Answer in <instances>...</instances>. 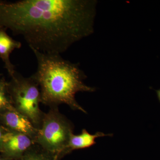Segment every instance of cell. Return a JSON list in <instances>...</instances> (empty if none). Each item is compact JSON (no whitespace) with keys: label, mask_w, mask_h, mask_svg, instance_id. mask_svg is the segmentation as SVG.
I'll use <instances>...</instances> for the list:
<instances>
[{"label":"cell","mask_w":160,"mask_h":160,"mask_svg":"<svg viewBox=\"0 0 160 160\" xmlns=\"http://www.w3.org/2000/svg\"><path fill=\"white\" fill-rule=\"evenodd\" d=\"M93 0L0 1V28L21 35L31 49L61 55L92 34Z\"/></svg>","instance_id":"6da1fadb"},{"label":"cell","mask_w":160,"mask_h":160,"mask_svg":"<svg viewBox=\"0 0 160 160\" xmlns=\"http://www.w3.org/2000/svg\"><path fill=\"white\" fill-rule=\"evenodd\" d=\"M37 61V69L31 76L39 87L41 103L50 108L66 104L74 110L87 112L75 99L79 92H93L94 87L84 82L86 76L78 64L64 59L61 55L32 49Z\"/></svg>","instance_id":"7a4b0ae2"},{"label":"cell","mask_w":160,"mask_h":160,"mask_svg":"<svg viewBox=\"0 0 160 160\" xmlns=\"http://www.w3.org/2000/svg\"><path fill=\"white\" fill-rule=\"evenodd\" d=\"M11 77L7 87L13 108L39 129L45 112L40 107L41 95L38 85L32 77H24L17 72Z\"/></svg>","instance_id":"3957f363"},{"label":"cell","mask_w":160,"mask_h":160,"mask_svg":"<svg viewBox=\"0 0 160 160\" xmlns=\"http://www.w3.org/2000/svg\"><path fill=\"white\" fill-rule=\"evenodd\" d=\"M73 133V126L62 113L58 107L50 108L44 113L42 125L35 142L44 150L61 160L63 152Z\"/></svg>","instance_id":"277c9868"},{"label":"cell","mask_w":160,"mask_h":160,"mask_svg":"<svg viewBox=\"0 0 160 160\" xmlns=\"http://www.w3.org/2000/svg\"><path fill=\"white\" fill-rule=\"evenodd\" d=\"M36 144L28 136L7 130L3 137L0 153L9 159L18 160Z\"/></svg>","instance_id":"5b68a950"},{"label":"cell","mask_w":160,"mask_h":160,"mask_svg":"<svg viewBox=\"0 0 160 160\" xmlns=\"http://www.w3.org/2000/svg\"><path fill=\"white\" fill-rule=\"evenodd\" d=\"M0 118L8 130L26 135L35 142L38 129L22 114L12 109L0 113Z\"/></svg>","instance_id":"8992f818"},{"label":"cell","mask_w":160,"mask_h":160,"mask_svg":"<svg viewBox=\"0 0 160 160\" xmlns=\"http://www.w3.org/2000/svg\"><path fill=\"white\" fill-rule=\"evenodd\" d=\"M6 30L0 28V58L4 63V68L12 77L16 71L15 66L10 61V54L15 49H20L22 44L9 36Z\"/></svg>","instance_id":"52a82bcc"},{"label":"cell","mask_w":160,"mask_h":160,"mask_svg":"<svg viewBox=\"0 0 160 160\" xmlns=\"http://www.w3.org/2000/svg\"><path fill=\"white\" fill-rule=\"evenodd\" d=\"M112 136L113 134L112 133L105 134L100 132H98L94 134H91L86 129H83L80 134L75 135L74 133H72L68 144L63 152V158L73 150L86 149L94 146L96 144V139L98 138Z\"/></svg>","instance_id":"ba28073f"},{"label":"cell","mask_w":160,"mask_h":160,"mask_svg":"<svg viewBox=\"0 0 160 160\" xmlns=\"http://www.w3.org/2000/svg\"><path fill=\"white\" fill-rule=\"evenodd\" d=\"M18 160H60L57 157L52 154L36 144L22 158Z\"/></svg>","instance_id":"9c48e42d"},{"label":"cell","mask_w":160,"mask_h":160,"mask_svg":"<svg viewBox=\"0 0 160 160\" xmlns=\"http://www.w3.org/2000/svg\"><path fill=\"white\" fill-rule=\"evenodd\" d=\"M15 109L7 87V82L3 79H0V113Z\"/></svg>","instance_id":"30bf717a"},{"label":"cell","mask_w":160,"mask_h":160,"mask_svg":"<svg viewBox=\"0 0 160 160\" xmlns=\"http://www.w3.org/2000/svg\"><path fill=\"white\" fill-rule=\"evenodd\" d=\"M7 129H4V128L0 126V148L2 146V140L4 134L7 131Z\"/></svg>","instance_id":"8fae6325"},{"label":"cell","mask_w":160,"mask_h":160,"mask_svg":"<svg viewBox=\"0 0 160 160\" xmlns=\"http://www.w3.org/2000/svg\"><path fill=\"white\" fill-rule=\"evenodd\" d=\"M0 160H11L5 157L2 155L0 153Z\"/></svg>","instance_id":"7c38bea8"},{"label":"cell","mask_w":160,"mask_h":160,"mask_svg":"<svg viewBox=\"0 0 160 160\" xmlns=\"http://www.w3.org/2000/svg\"><path fill=\"white\" fill-rule=\"evenodd\" d=\"M157 96L158 98L159 101L160 102V89L158 90H157Z\"/></svg>","instance_id":"4fadbf2b"},{"label":"cell","mask_w":160,"mask_h":160,"mask_svg":"<svg viewBox=\"0 0 160 160\" xmlns=\"http://www.w3.org/2000/svg\"><path fill=\"white\" fill-rule=\"evenodd\" d=\"M0 76H1V74H0Z\"/></svg>","instance_id":"5bb4252c"}]
</instances>
